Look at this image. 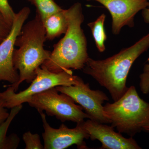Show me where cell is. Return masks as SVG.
<instances>
[{"instance_id":"cell-7","label":"cell","mask_w":149,"mask_h":149,"mask_svg":"<svg viewBox=\"0 0 149 149\" xmlns=\"http://www.w3.org/2000/svg\"><path fill=\"white\" fill-rule=\"evenodd\" d=\"M55 88L58 92L70 96L81 106L91 120L105 124L110 123L105 115L103 105L105 101H109V98L102 91L92 90L89 83H85L82 78L76 85Z\"/></svg>"},{"instance_id":"cell-11","label":"cell","mask_w":149,"mask_h":149,"mask_svg":"<svg viewBox=\"0 0 149 149\" xmlns=\"http://www.w3.org/2000/svg\"><path fill=\"white\" fill-rule=\"evenodd\" d=\"M83 127L92 141L98 140L101 149H141L142 148L133 137L126 138L114 128L105 123L89 119L83 123Z\"/></svg>"},{"instance_id":"cell-19","label":"cell","mask_w":149,"mask_h":149,"mask_svg":"<svg viewBox=\"0 0 149 149\" xmlns=\"http://www.w3.org/2000/svg\"><path fill=\"white\" fill-rule=\"evenodd\" d=\"M140 90L143 94L149 93V71H143L139 76Z\"/></svg>"},{"instance_id":"cell-5","label":"cell","mask_w":149,"mask_h":149,"mask_svg":"<svg viewBox=\"0 0 149 149\" xmlns=\"http://www.w3.org/2000/svg\"><path fill=\"white\" fill-rule=\"evenodd\" d=\"M36 76L31 85L24 91L15 93L11 86L3 93L0 97L4 102L6 108L14 107L28 102L32 96L52 88L58 86H70L79 83L81 77L73 74L71 70L68 71L54 73L46 68L39 67L36 71Z\"/></svg>"},{"instance_id":"cell-17","label":"cell","mask_w":149,"mask_h":149,"mask_svg":"<svg viewBox=\"0 0 149 149\" xmlns=\"http://www.w3.org/2000/svg\"><path fill=\"white\" fill-rule=\"evenodd\" d=\"M0 11L7 20L13 24L16 13L14 11L8 0H0Z\"/></svg>"},{"instance_id":"cell-21","label":"cell","mask_w":149,"mask_h":149,"mask_svg":"<svg viewBox=\"0 0 149 149\" xmlns=\"http://www.w3.org/2000/svg\"><path fill=\"white\" fill-rule=\"evenodd\" d=\"M142 15L144 22L146 23H149V6L142 10ZM148 61L149 62V58H148ZM143 71H149V63L144 65Z\"/></svg>"},{"instance_id":"cell-3","label":"cell","mask_w":149,"mask_h":149,"mask_svg":"<svg viewBox=\"0 0 149 149\" xmlns=\"http://www.w3.org/2000/svg\"><path fill=\"white\" fill-rule=\"evenodd\" d=\"M45 29L40 15L24 24L19 35L17 37L13 56L15 68L19 71V80L11 86L16 92L24 81L31 83L36 76V70L48 59L51 51L44 49L47 41Z\"/></svg>"},{"instance_id":"cell-2","label":"cell","mask_w":149,"mask_h":149,"mask_svg":"<svg viewBox=\"0 0 149 149\" xmlns=\"http://www.w3.org/2000/svg\"><path fill=\"white\" fill-rule=\"evenodd\" d=\"M65 13L68 21L67 32L54 45L50 57L41 66L54 73L83 70L90 58L87 38L81 27L84 21L82 4L75 3Z\"/></svg>"},{"instance_id":"cell-12","label":"cell","mask_w":149,"mask_h":149,"mask_svg":"<svg viewBox=\"0 0 149 149\" xmlns=\"http://www.w3.org/2000/svg\"><path fill=\"white\" fill-rule=\"evenodd\" d=\"M42 21L47 40H53L65 34L68 28V21L63 9L52 14Z\"/></svg>"},{"instance_id":"cell-8","label":"cell","mask_w":149,"mask_h":149,"mask_svg":"<svg viewBox=\"0 0 149 149\" xmlns=\"http://www.w3.org/2000/svg\"><path fill=\"white\" fill-rule=\"evenodd\" d=\"M40 114L45 130L42 134L44 149H64L74 145L78 149L89 148L84 140L90 137L83 127V122L77 123L76 127L73 128H68L64 124H62L58 128H54L48 123L43 112Z\"/></svg>"},{"instance_id":"cell-1","label":"cell","mask_w":149,"mask_h":149,"mask_svg":"<svg viewBox=\"0 0 149 149\" xmlns=\"http://www.w3.org/2000/svg\"><path fill=\"white\" fill-rule=\"evenodd\" d=\"M149 49V33L134 45L103 60L89 58L83 71L108 91L113 102L128 90L126 81L134 62Z\"/></svg>"},{"instance_id":"cell-20","label":"cell","mask_w":149,"mask_h":149,"mask_svg":"<svg viewBox=\"0 0 149 149\" xmlns=\"http://www.w3.org/2000/svg\"><path fill=\"white\" fill-rule=\"evenodd\" d=\"M9 113L4 106L3 100L0 97V125L8 117Z\"/></svg>"},{"instance_id":"cell-4","label":"cell","mask_w":149,"mask_h":149,"mask_svg":"<svg viewBox=\"0 0 149 149\" xmlns=\"http://www.w3.org/2000/svg\"><path fill=\"white\" fill-rule=\"evenodd\" d=\"M104 111L111 126L130 137L149 125V103L141 98L133 85L119 100L106 104Z\"/></svg>"},{"instance_id":"cell-23","label":"cell","mask_w":149,"mask_h":149,"mask_svg":"<svg viewBox=\"0 0 149 149\" xmlns=\"http://www.w3.org/2000/svg\"><path fill=\"white\" fill-rule=\"evenodd\" d=\"M1 92H0V95H1Z\"/></svg>"},{"instance_id":"cell-18","label":"cell","mask_w":149,"mask_h":149,"mask_svg":"<svg viewBox=\"0 0 149 149\" xmlns=\"http://www.w3.org/2000/svg\"><path fill=\"white\" fill-rule=\"evenodd\" d=\"M12 25L0 11V44L9 34Z\"/></svg>"},{"instance_id":"cell-16","label":"cell","mask_w":149,"mask_h":149,"mask_svg":"<svg viewBox=\"0 0 149 149\" xmlns=\"http://www.w3.org/2000/svg\"><path fill=\"white\" fill-rule=\"evenodd\" d=\"M22 139L25 143V149H44L37 133L33 134L30 131H27L23 134Z\"/></svg>"},{"instance_id":"cell-15","label":"cell","mask_w":149,"mask_h":149,"mask_svg":"<svg viewBox=\"0 0 149 149\" xmlns=\"http://www.w3.org/2000/svg\"><path fill=\"white\" fill-rule=\"evenodd\" d=\"M36 8V13L40 15L42 20L52 14L63 9L54 0H27Z\"/></svg>"},{"instance_id":"cell-6","label":"cell","mask_w":149,"mask_h":149,"mask_svg":"<svg viewBox=\"0 0 149 149\" xmlns=\"http://www.w3.org/2000/svg\"><path fill=\"white\" fill-rule=\"evenodd\" d=\"M27 103L39 113L45 111L48 116H55L62 122L72 121L78 123L85 121L86 118L90 119L81 106L76 104L66 94H59L56 88L34 95Z\"/></svg>"},{"instance_id":"cell-9","label":"cell","mask_w":149,"mask_h":149,"mask_svg":"<svg viewBox=\"0 0 149 149\" xmlns=\"http://www.w3.org/2000/svg\"><path fill=\"white\" fill-rule=\"evenodd\" d=\"M30 12L29 7H24L16 14L9 34L0 44V82L7 81L13 85L19 80L18 71L14 67L13 56L17 37Z\"/></svg>"},{"instance_id":"cell-13","label":"cell","mask_w":149,"mask_h":149,"mask_svg":"<svg viewBox=\"0 0 149 149\" xmlns=\"http://www.w3.org/2000/svg\"><path fill=\"white\" fill-rule=\"evenodd\" d=\"M22 108V105H20L11 108L8 117L0 125V149H15L18 147L20 139L17 135L15 133L8 136L6 135L11 123Z\"/></svg>"},{"instance_id":"cell-22","label":"cell","mask_w":149,"mask_h":149,"mask_svg":"<svg viewBox=\"0 0 149 149\" xmlns=\"http://www.w3.org/2000/svg\"><path fill=\"white\" fill-rule=\"evenodd\" d=\"M143 130L146 131V132H148L149 133V125L148 126H145Z\"/></svg>"},{"instance_id":"cell-10","label":"cell","mask_w":149,"mask_h":149,"mask_svg":"<svg viewBox=\"0 0 149 149\" xmlns=\"http://www.w3.org/2000/svg\"><path fill=\"white\" fill-rule=\"evenodd\" d=\"M95 1L104 6L112 17V32L119 34L123 27H134L137 13L149 6V0H86Z\"/></svg>"},{"instance_id":"cell-14","label":"cell","mask_w":149,"mask_h":149,"mask_svg":"<svg viewBox=\"0 0 149 149\" xmlns=\"http://www.w3.org/2000/svg\"><path fill=\"white\" fill-rule=\"evenodd\" d=\"M106 17L105 14H102L95 21L88 24L91 29L96 47L99 52L101 53L106 49L104 42L107 40V36L104 27Z\"/></svg>"}]
</instances>
